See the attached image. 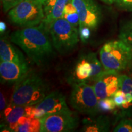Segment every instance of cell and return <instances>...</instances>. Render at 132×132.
Masks as SVG:
<instances>
[{
    "instance_id": "cell-1",
    "label": "cell",
    "mask_w": 132,
    "mask_h": 132,
    "mask_svg": "<svg viewBox=\"0 0 132 132\" xmlns=\"http://www.w3.org/2000/svg\"><path fill=\"white\" fill-rule=\"evenodd\" d=\"M10 40L20 47L39 67L47 64L54 56L48 24L44 21L37 26L25 27L12 32Z\"/></svg>"
},
{
    "instance_id": "cell-2",
    "label": "cell",
    "mask_w": 132,
    "mask_h": 132,
    "mask_svg": "<svg viewBox=\"0 0 132 132\" xmlns=\"http://www.w3.org/2000/svg\"><path fill=\"white\" fill-rule=\"evenodd\" d=\"M49 90L47 81L31 71L25 78L15 84L9 103L18 106H34L47 96Z\"/></svg>"
},
{
    "instance_id": "cell-3",
    "label": "cell",
    "mask_w": 132,
    "mask_h": 132,
    "mask_svg": "<svg viewBox=\"0 0 132 132\" xmlns=\"http://www.w3.org/2000/svg\"><path fill=\"white\" fill-rule=\"evenodd\" d=\"M99 55L105 70L119 73L132 67V48L120 39L105 43Z\"/></svg>"
},
{
    "instance_id": "cell-4",
    "label": "cell",
    "mask_w": 132,
    "mask_h": 132,
    "mask_svg": "<svg viewBox=\"0 0 132 132\" xmlns=\"http://www.w3.org/2000/svg\"><path fill=\"white\" fill-rule=\"evenodd\" d=\"M53 45L61 54L71 52L79 42V30L63 18L53 21L48 24Z\"/></svg>"
},
{
    "instance_id": "cell-5",
    "label": "cell",
    "mask_w": 132,
    "mask_h": 132,
    "mask_svg": "<svg viewBox=\"0 0 132 132\" xmlns=\"http://www.w3.org/2000/svg\"><path fill=\"white\" fill-rule=\"evenodd\" d=\"M11 23L21 27L37 26L45 19L42 0H23L8 12Z\"/></svg>"
},
{
    "instance_id": "cell-6",
    "label": "cell",
    "mask_w": 132,
    "mask_h": 132,
    "mask_svg": "<svg viewBox=\"0 0 132 132\" xmlns=\"http://www.w3.org/2000/svg\"><path fill=\"white\" fill-rule=\"evenodd\" d=\"M69 102L74 110L83 114L95 116L98 113V99L92 85L87 82H73Z\"/></svg>"
},
{
    "instance_id": "cell-7",
    "label": "cell",
    "mask_w": 132,
    "mask_h": 132,
    "mask_svg": "<svg viewBox=\"0 0 132 132\" xmlns=\"http://www.w3.org/2000/svg\"><path fill=\"white\" fill-rule=\"evenodd\" d=\"M39 120L40 131L42 132L71 131L75 130L79 124L78 116L69 108L44 116Z\"/></svg>"
},
{
    "instance_id": "cell-8",
    "label": "cell",
    "mask_w": 132,
    "mask_h": 132,
    "mask_svg": "<svg viewBox=\"0 0 132 132\" xmlns=\"http://www.w3.org/2000/svg\"><path fill=\"white\" fill-rule=\"evenodd\" d=\"M69 108L65 97L58 90L48 94L45 98L34 106H27L28 116L40 119L44 116L57 113Z\"/></svg>"
},
{
    "instance_id": "cell-9",
    "label": "cell",
    "mask_w": 132,
    "mask_h": 132,
    "mask_svg": "<svg viewBox=\"0 0 132 132\" xmlns=\"http://www.w3.org/2000/svg\"><path fill=\"white\" fill-rule=\"evenodd\" d=\"M80 19L81 27H87L94 30L98 27L102 19L98 6L94 0H72Z\"/></svg>"
},
{
    "instance_id": "cell-10",
    "label": "cell",
    "mask_w": 132,
    "mask_h": 132,
    "mask_svg": "<svg viewBox=\"0 0 132 132\" xmlns=\"http://www.w3.org/2000/svg\"><path fill=\"white\" fill-rule=\"evenodd\" d=\"M118 72L105 70L93 81L92 86L98 100L113 97L119 89Z\"/></svg>"
},
{
    "instance_id": "cell-11",
    "label": "cell",
    "mask_w": 132,
    "mask_h": 132,
    "mask_svg": "<svg viewBox=\"0 0 132 132\" xmlns=\"http://www.w3.org/2000/svg\"><path fill=\"white\" fill-rule=\"evenodd\" d=\"M30 72V68L27 62H0V78L2 84H16L25 78Z\"/></svg>"
},
{
    "instance_id": "cell-12",
    "label": "cell",
    "mask_w": 132,
    "mask_h": 132,
    "mask_svg": "<svg viewBox=\"0 0 132 132\" xmlns=\"http://www.w3.org/2000/svg\"><path fill=\"white\" fill-rule=\"evenodd\" d=\"M27 116V106H18L9 103L3 111V118L5 124L1 125L3 127V131H15L18 125V122L21 117Z\"/></svg>"
},
{
    "instance_id": "cell-13",
    "label": "cell",
    "mask_w": 132,
    "mask_h": 132,
    "mask_svg": "<svg viewBox=\"0 0 132 132\" xmlns=\"http://www.w3.org/2000/svg\"><path fill=\"white\" fill-rule=\"evenodd\" d=\"M11 40L1 36L0 39V59L1 61H10L16 63L27 62L23 54L14 47Z\"/></svg>"
},
{
    "instance_id": "cell-14",
    "label": "cell",
    "mask_w": 132,
    "mask_h": 132,
    "mask_svg": "<svg viewBox=\"0 0 132 132\" xmlns=\"http://www.w3.org/2000/svg\"><path fill=\"white\" fill-rule=\"evenodd\" d=\"M70 0H42L45 14L44 21L49 24L53 21L61 18L64 9Z\"/></svg>"
},
{
    "instance_id": "cell-15",
    "label": "cell",
    "mask_w": 132,
    "mask_h": 132,
    "mask_svg": "<svg viewBox=\"0 0 132 132\" xmlns=\"http://www.w3.org/2000/svg\"><path fill=\"white\" fill-rule=\"evenodd\" d=\"M92 67L86 56L82 57L76 64L74 67L70 83L80 82H89L92 78Z\"/></svg>"
},
{
    "instance_id": "cell-16",
    "label": "cell",
    "mask_w": 132,
    "mask_h": 132,
    "mask_svg": "<svg viewBox=\"0 0 132 132\" xmlns=\"http://www.w3.org/2000/svg\"><path fill=\"white\" fill-rule=\"evenodd\" d=\"M83 127L81 131L86 132L106 131L109 128V123L106 117L90 116L82 120Z\"/></svg>"
},
{
    "instance_id": "cell-17",
    "label": "cell",
    "mask_w": 132,
    "mask_h": 132,
    "mask_svg": "<svg viewBox=\"0 0 132 132\" xmlns=\"http://www.w3.org/2000/svg\"><path fill=\"white\" fill-rule=\"evenodd\" d=\"M119 89L122 90L126 97V103L123 109L132 106V78L125 74L119 75Z\"/></svg>"
},
{
    "instance_id": "cell-18",
    "label": "cell",
    "mask_w": 132,
    "mask_h": 132,
    "mask_svg": "<svg viewBox=\"0 0 132 132\" xmlns=\"http://www.w3.org/2000/svg\"><path fill=\"white\" fill-rule=\"evenodd\" d=\"M62 18L68 21L75 27L77 28L80 26V19L78 12L72 3V0L67 3L64 8Z\"/></svg>"
},
{
    "instance_id": "cell-19",
    "label": "cell",
    "mask_w": 132,
    "mask_h": 132,
    "mask_svg": "<svg viewBox=\"0 0 132 132\" xmlns=\"http://www.w3.org/2000/svg\"><path fill=\"white\" fill-rule=\"evenodd\" d=\"M40 122L39 119L33 118L28 116L26 122L23 124L17 125L15 131L29 132L40 131Z\"/></svg>"
},
{
    "instance_id": "cell-20",
    "label": "cell",
    "mask_w": 132,
    "mask_h": 132,
    "mask_svg": "<svg viewBox=\"0 0 132 132\" xmlns=\"http://www.w3.org/2000/svg\"><path fill=\"white\" fill-rule=\"evenodd\" d=\"M87 58L89 61L90 64L92 65V78L90 81L93 82L99 75H101L103 72L105 71L103 65L100 61H99L96 54L94 53H89L86 54Z\"/></svg>"
},
{
    "instance_id": "cell-21",
    "label": "cell",
    "mask_w": 132,
    "mask_h": 132,
    "mask_svg": "<svg viewBox=\"0 0 132 132\" xmlns=\"http://www.w3.org/2000/svg\"><path fill=\"white\" fill-rule=\"evenodd\" d=\"M119 38L126 42L132 48V18L120 28Z\"/></svg>"
},
{
    "instance_id": "cell-22",
    "label": "cell",
    "mask_w": 132,
    "mask_h": 132,
    "mask_svg": "<svg viewBox=\"0 0 132 132\" xmlns=\"http://www.w3.org/2000/svg\"><path fill=\"white\" fill-rule=\"evenodd\" d=\"M98 110L100 111H111L115 110L116 105L113 97L98 100Z\"/></svg>"
},
{
    "instance_id": "cell-23",
    "label": "cell",
    "mask_w": 132,
    "mask_h": 132,
    "mask_svg": "<svg viewBox=\"0 0 132 132\" xmlns=\"http://www.w3.org/2000/svg\"><path fill=\"white\" fill-rule=\"evenodd\" d=\"M113 131L115 132H132V119H123L116 127Z\"/></svg>"
},
{
    "instance_id": "cell-24",
    "label": "cell",
    "mask_w": 132,
    "mask_h": 132,
    "mask_svg": "<svg viewBox=\"0 0 132 132\" xmlns=\"http://www.w3.org/2000/svg\"><path fill=\"white\" fill-rule=\"evenodd\" d=\"M113 98L117 107L119 108H123L126 103V97L122 90L119 89L115 92Z\"/></svg>"
},
{
    "instance_id": "cell-25",
    "label": "cell",
    "mask_w": 132,
    "mask_h": 132,
    "mask_svg": "<svg viewBox=\"0 0 132 132\" xmlns=\"http://www.w3.org/2000/svg\"><path fill=\"white\" fill-rule=\"evenodd\" d=\"M1 1L2 3L3 11L4 12H7L11 9L19 4L23 0H1Z\"/></svg>"
},
{
    "instance_id": "cell-26",
    "label": "cell",
    "mask_w": 132,
    "mask_h": 132,
    "mask_svg": "<svg viewBox=\"0 0 132 132\" xmlns=\"http://www.w3.org/2000/svg\"><path fill=\"white\" fill-rule=\"evenodd\" d=\"M115 3L119 9L132 12V0H116Z\"/></svg>"
},
{
    "instance_id": "cell-27",
    "label": "cell",
    "mask_w": 132,
    "mask_h": 132,
    "mask_svg": "<svg viewBox=\"0 0 132 132\" xmlns=\"http://www.w3.org/2000/svg\"><path fill=\"white\" fill-rule=\"evenodd\" d=\"M79 35L82 42H86L89 39L91 35V32H90V28L87 27H81L79 28Z\"/></svg>"
},
{
    "instance_id": "cell-28",
    "label": "cell",
    "mask_w": 132,
    "mask_h": 132,
    "mask_svg": "<svg viewBox=\"0 0 132 132\" xmlns=\"http://www.w3.org/2000/svg\"><path fill=\"white\" fill-rule=\"evenodd\" d=\"M1 105H0V110L1 111H3L5 108L7 107V102H6V99L5 98L4 94L2 92H1Z\"/></svg>"
},
{
    "instance_id": "cell-29",
    "label": "cell",
    "mask_w": 132,
    "mask_h": 132,
    "mask_svg": "<svg viewBox=\"0 0 132 132\" xmlns=\"http://www.w3.org/2000/svg\"><path fill=\"white\" fill-rule=\"evenodd\" d=\"M6 28H7V26H6V23L3 21H1L0 22V32H1V34L5 32Z\"/></svg>"
},
{
    "instance_id": "cell-30",
    "label": "cell",
    "mask_w": 132,
    "mask_h": 132,
    "mask_svg": "<svg viewBox=\"0 0 132 132\" xmlns=\"http://www.w3.org/2000/svg\"><path fill=\"white\" fill-rule=\"evenodd\" d=\"M100 1H103V3H106V4H113V3H115L116 0H100Z\"/></svg>"
}]
</instances>
